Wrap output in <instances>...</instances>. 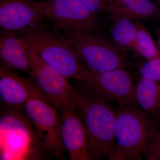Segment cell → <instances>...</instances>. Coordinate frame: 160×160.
<instances>
[{
    "label": "cell",
    "mask_w": 160,
    "mask_h": 160,
    "mask_svg": "<svg viewBox=\"0 0 160 160\" xmlns=\"http://www.w3.org/2000/svg\"><path fill=\"white\" fill-rule=\"evenodd\" d=\"M71 41L80 62L89 71L125 69L126 59L112 42L88 32L62 29Z\"/></svg>",
    "instance_id": "obj_5"
},
{
    "label": "cell",
    "mask_w": 160,
    "mask_h": 160,
    "mask_svg": "<svg viewBox=\"0 0 160 160\" xmlns=\"http://www.w3.org/2000/svg\"><path fill=\"white\" fill-rule=\"evenodd\" d=\"M146 159L160 160V123Z\"/></svg>",
    "instance_id": "obj_20"
},
{
    "label": "cell",
    "mask_w": 160,
    "mask_h": 160,
    "mask_svg": "<svg viewBox=\"0 0 160 160\" xmlns=\"http://www.w3.org/2000/svg\"><path fill=\"white\" fill-rule=\"evenodd\" d=\"M57 108L61 115L62 141L70 160H92L86 128L77 109L72 104Z\"/></svg>",
    "instance_id": "obj_10"
},
{
    "label": "cell",
    "mask_w": 160,
    "mask_h": 160,
    "mask_svg": "<svg viewBox=\"0 0 160 160\" xmlns=\"http://www.w3.org/2000/svg\"><path fill=\"white\" fill-rule=\"evenodd\" d=\"M159 46H160V37H159Z\"/></svg>",
    "instance_id": "obj_22"
},
{
    "label": "cell",
    "mask_w": 160,
    "mask_h": 160,
    "mask_svg": "<svg viewBox=\"0 0 160 160\" xmlns=\"http://www.w3.org/2000/svg\"><path fill=\"white\" fill-rule=\"evenodd\" d=\"M38 90L33 81L0 68V97L4 107L23 111L26 102Z\"/></svg>",
    "instance_id": "obj_12"
},
{
    "label": "cell",
    "mask_w": 160,
    "mask_h": 160,
    "mask_svg": "<svg viewBox=\"0 0 160 160\" xmlns=\"http://www.w3.org/2000/svg\"><path fill=\"white\" fill-rule=\"evenodd\" d=\"M137 33L133 49L147 60L160 58V52L145 26L140 20L135 19Z\"/></svg>",
    "instance_id": "obj_17"
},
{
    "label": "cell",
    "mask_w": 160,
    "mask_h": 160,
    "mask_svg": "<svg viewBox=\"0 0 160 160\" xmlns=\"http://www.w3.org/2000/svg\"><path fill=\"white\" fill-rule=\"evenodd\" d=\"M33 4L44 17L52 20L60 29L93 32L99 28L98 15L78 0H34Z\"/></svg>",
    "instance_id": "obj_8"
},
{
    "label": "cell",
    "mask_w": 160,
    "mask_h": 160,
    "mask_svg": "<svg viewBox=\"0 0 160 160\" xmlns=\"http://www.w3.org/2000/svg\"><path fill=\"white\" fill-rule=\"evenodd\" d=\"M1 68L22 71L31 76L29 51L19 38L12 31L2 29L0 38Z\"/></svg>",
    "instance_id": "obj_13"
},
{
    "label": "cell",
    "mask_w": 160,
    "mask_h": 160,
    "mask_svg": "<svg viewBox=\"0 0 160 160\" xmlns=\"http://www.w3.org/2000/svg\"><path fill=\"white\" fill-rule=\"evenodd\" d=\"M26 47L31 65L30 78L40 92L57 108L72 104L79 92L69 84L66 77L45 62L34 50Z\"/></svg>",
    "instance_id": "obj_9"
},
{
    "label": "cell",
    "mask_w": 160,
    "mask_h": 160,
    "mask_svg": "<svg viewBox=\"0 0 160 160\" xmlns=\"http://www.w3.org/2000/svg\"><path fill=\"white\" fill-rule=\"evenodd\" d=\"M23 110L47 152L63 159L66 149L62 141L61 115L58 108L38 89L26 102Z\"/></svg>",
    "instance_id": "obj_6"
},
{
    "label": "cell",
    "mask_w": 160,
    "mask_h": 160,
    "mask_svg": "<svg viewBox=\"0 0 160 160\" xmlns=\"http://www.w3.org/2000/svg\"><path fill=\"white\" fill-rule=\"evenodd\" d=\"M140 73L142 78L160 82V58L148 60L140 68Z\"/></svg>",
    "instance_id": "obj_18"
},
{
    "label": "cell",
    "mask_w": 160,
    "mask_h": 160,
    "mask_svg": "<svg viewBox=\"0 0 160 160\" xmlns=\"http://www.w3.org/2000/svg\"><path fill=\"white\" fill-rule=\"evenodd\" d=\"M110 36L112 42L120 49L134 48L137 33L135 19L126 16H111Z\"/></svg>",
    "instance_id": "obj_16"
},
{
    "label": "cell",
    "mask_w": 160,
    "mask_h": 160,
    "mask_svg": "<svg viewBox=\"0 0 160 160\" xmlns=\"http://www.w3.org/2000/svg\"><path fill=\"white\" fill-rule=\"evenodd\" d=\"M115 112L114 148L108 159H146L160 120L136 106H120Z\"/></svg>",
    "instance_id": "obj_1"
},
{
    "label": "cell",
    "mask_w": 160,
    "mask_h": 160,
    "mask_svg": "<svg viewBox=\"0 0 160 160\" xmlns=\"http://www.w3.org/2000/svg\"><path fill=\"white\" fill-rule=\"evenodd\" d=\"M137 104L160 120V82L142 78L135 85Z\"/></svg>",
    "instance_id": "obj_15"
},
{
    "label": "cell",
    "mask_w": 160,
    "mask_h": 160,
    "mask_svg": "<svg viewBox=\"0 0 160 160\" xmlns=\"http://www.w3.org/2000/svg\"><path fill=\"white\" fill-rule=\"evenodd\" d=\"M21 32L18 37L24 45L67 79L81 82L87 77L89 71L81 63L67 37L58 36L42 26Z\"/></svg>",
    "instance_id": "obj_3"
},
{
    "label": "cell",
    "mask_w": 160,
    "mask_h": 160,
    "mask_svg": "<svg viewBox=\"0 0 160 160\" xmlns=\"http://www.w3.org/2000/svg\"><path fill=\"white\" fill-rule=\"evenodd\" d=\"M72 104L86 128L92 160L108 158L114 148L115 111L106 101L79 92Z\"/></svg>",
    "instance_id": "obj_4"
},
{
    "label": "cell",
    "mask_w": 160,
    "mask_h": 160,
    "mask_svg": "<svg viewBox=\"0 0 160 160\" xmlns=\"http://www.w3.org/2000/svg\"><path fill=\"white\" fill-rule=\"evenodd\" d=\"M85 89L93 97L113 100L120 106H135V85L125 69L95 72L89 71L83 81Z\"/></svg>",
    "instance_id": "obj_7"
},
{
    "label": "cell",
    "mask_w": 160,
    "mask_h": 160,
    "mask_svg": "<svg viewBox=\"0 0 160 160\" xmlns=\"http://www.w3.org/2000/svg\"><path fill=\"white\" fill-rule=\"evenodd\" d=\"M106 13L111 16L123 15L134 19L160 17V9L151 0H106Z\"/></svg>",
    "instance_id": "obj_14"
},
{
    "label": "cell",
    "mask_w": 160,
    "mask_h": 160,
    "mask_svg": "<svg viewBox=\"0 0 160 160\" xmlns=\"http://www.w3.org/2000/svg\"><path fill=\"white\" fill-rule=\"evenodd\" d=\"M151 1H152L156 5H157L160 9V0H151Z\"/></svg>",
    "instance_id": "obj_21"
},
{
    "label": "cell",
    "mask_w": 160,
    "mask_h": 160,
    "mask_svg": "<svg viewBox=\"0 0 160 160\" xmlns=\"http://www.w3.org/2000/svg\"><path fill=\"white\" fill-rule=\"evenodd\" d=\"M22 111L4 107L1 112L0 160H41L47 152Z\"/></svg>",
    "instance_id": "obj_2"
},
{
    "label": "cell",
    "mask_w": 160,
    "mask_h": 160,
    "mask_svg": "<svg viewBox=\"0 0 160 160\" xmlns=\"http://www.w3.org/2000/svg\"><path fill=\"white\" fill-rule=\"evenodd\" d=\"M87 9L94 14L106 13L107 3L106 0H78Z\"/></svg>",
    "instance_id": "obj_19"
},
{
    "label": "cell",
    "mask_w": 160,
    "mask_h": 160,
    "mask_svg": "<svg viewBox=\"0 0 160 160\" xmlns=\"http://www.w3.org/2000/svg\"><path fill=\"white\" fill-rule=\"evenodd\" d=\"M34 0H0V26L12 32L31 30L42 26L44 16Z\"/></svg>",
    "instance_id": "obj_11"
}]
</instances>
